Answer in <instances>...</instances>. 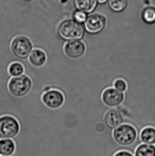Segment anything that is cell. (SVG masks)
Wrapping results in <instances>:
<instances>
[{
	"label": "cell",
	"mask_w": 155,
	"mask_h": 156,
	"mask_svg": "<svg viewBox=\"0 0 155 156\" xmlns=\"http://www.w3.org/2000/svg\"><path fill=\"white\" fill-rule=\"evenodd\" d=\"M57 35L63 41L78 40L84 34L83 27L75 20H66L60 23L56 29Z\"/></svg>",
	"instance_id": "6da1fadb"
},
{
	"label": "cell",
	"mask_w": 155,
	"mask_h": 156,
	"mask_svg": "<svg viewBox=\"0 0 155 156\" xmlns=\"http://www.w3.org/2000/svg\"><path fill=\"white\" fill-rule=\"evenodd\" d=\"M113 135L118 144L128 147L135 143L137 138V132L132 125L124 123L113 130Z\"/></svg>",
	"instance_id": "7a4b0ae2"
},
{
	"label": "cell",
	"mask_w": 155,
	"mask_h": 156,
	"mask_svg": "<svg viewBox=\"0 0 155 156\" xmlns=\"http://www.w3.org/2000/svg\"><path fill=\"white\" fill-rule=\"evenodd\" d=\"M32 86V82L28 76L23 74L18 77H12L8 84L10 93L18 98L27 95Z\"/></svg>",
	"instance_id": "3957f363"
},
{
	"label": "cell",
	"mask_w": 155,
	"mask_h": 156,
	"mask_svg": "<svg viewBox=\"0 0 155 156\" xmlns=\"http://www.w3.org/2000/svg\"><path fill=\"white\" fill-rule=\"evenodd\" d=\"M11 49L14 55L22 60L28 59L33 46L31 39L23 35L15 37L11 44Z\"/></svg>",
	"instance_id": "277c9868"
},
{
	"label": "cell",
	"mask_w": 155,
	"mask_h": 156,
	"mask_svg": "<svg viewBox=\"0 0 155 156\" xmlns=\"http://www.w3.org/2000/svg\"><path fill=\"white\" fill-rule=\"evenodd\" d=\"M20 130L18 120L10 115L0 117V140L13 139L16 136Z\"/></svg>",
	"instance_id": "5b68a950"
},
{
	"label": "cell",
	"mask_w": 155,
	"mask_h": 156,
	"mask_svg": "<svg viewBox=\"0 0 155 156\" xmlns=\"http://www.w3.org/2000/svg\"><path fill=\"white\" fill-rule=\"evenodd\" d=\"M42 101L46 107L56 110L62 106L65 102V96L61 91L52 89L44 93Z\"/></svg>",
	"instance_id": "8992f818"
},
{
	"label": "cell",
	"mask_w": 155,
	"mask_h": 156,
	"mask_svg": "<svg viewBox=\"0 0 155 156\" xmlns=\"http://www.w3.org/2000/svg\"><path fill=\"white\" fill-rule=\"evenodd\" d=\"M124 99L123 92L116 89L108 88L104 91L102 94V100L104 103L107 106L116 107L121 105Z\"/></svg>",
	"instance_id": "52a82bcc"
},
{
	"label": "cell",
	"mask_w": 155,
	"mask_h": 156,
	"mask_svg": "<svg viewBox=\"0 0 155 156\" xmlns=\"http://www.w3.org/2000/svg\"><path fill=\"white\" fill-rule=\"evenodd\" d=\"M86 49L84 43L78 40L68 41L64 46V52L66 55L74 59L81 57L85 53Z\"/></svg>",
	"instance_id": "ba28073f"
},
{
	"label": "cell",
	"mask_w": 155,
	"mask_h": 156,
	"mask_svg": "<svg viewBox=\"0 0 155 156\" xmlns=\"http://www.w3.org/2000/svg\"><path fill=\"white\" fill-rule=\"evenodd\" d=\"M106 23V20L103 16L92 15L86 18L85 22V28L90 34H97L104 29Z\"/></svg>",
	"instance_id": "9c48e42d"
},
{
	"label": "cell",
	"mask_w": 155,
	"mask_h": 156,
	"mask_svg": "<svg viewBox=\"0 0 155 156\" xmlns=\"http://www.w3.org/2000/svg\"><path fill=\"white\" fill-rule=\"evenodd\" d=\"M104 122L108 128L113 130L124 123V119L120 111L111 110L105 115Z\"/></svg>",
	"instance_id": "30bf717a"
},
{
	"label": "cell",
	"mask_w": 155,
	"mask_h": 156,
	"mask_svg": "<svg viewBox=\"0 0 155 156\" xmlns=\"http://www.w3.org/2000/svg\"><path fill=\"white\" fill-rule=\"evenodd\" d=\"M28 60L35 67H42L46 63L47 56L44 51L39 48H33L30 54Z\"/></svg>",
	"instance_id": "8fae6325"
},
{
	"label": "cell",
	"mask_w": 155,
	"mask_h": 156,
	"mask_svg": "<svg viewBox=\"0 0 155 156\" xmlns=\"http://www.w3.org/2000/svg\"><path fill=\"white\" fill-rule=\"evenodd\" d=\"M15 144L12 139L0 140V155L12 156L15 150Z\"/></svg>",
	"instance_id": "7c38bea8"
},
{
	"label": "cell",
	"mask_w": 155,
	"mask_h": 156,
	"mask_svg": "<svg viewBox=\"0 0 155 156\" xmlns=\"http://www.w3.org/2000/svg\"><path fill=\"white\" fill-rule=\"evenodd\" d=\"M97 0H74L75 5L79 11L84 12H93L97 5Z\"/></svg>",
	"instance_id": "4fadbf2b"
},
{
	"label": "cell",
	"mask_w": 155,
	"mask_h": 156,
	"mask_svg": "<svg viewBox=\"0 0 155 156\" xmlns=\"http://www.w3.org/2000/svg\"><path fill=\"white\" fill-rule=\"evenodd\" d=\"M140 139L143 144H155V127L147 126L144 128L140 134Z\"/></svg>",
	"instance_id": "5bb4252c"
},
{
	"label": "cell",
	"mask_w": 155,
	"mask_h": 156,
	"mask_svg": "<svg viewBox=\"0 0 155 156\" xmlns=\"http://www.w3.org/2000/svg\"><path fill=\"white\" fill-rule=\"evenodd\" d=\"M134 156H155V145L142 143L136 149Z\"/></svg>",
	"instance_id": "9a60e30c"
},
{
	"label": "cell",
	"mask_w": 155,
	"mask_h": 156,
	"mask_svg": "<svg viewBox=\"0 0 155 156\" xmlns=\"http://www.w3.org/2000/svg\"><path fill=\"white\" fill-rule=\"evenodd\" d=\"M8 72L12 77L19 76L24 74V67L20 62H13L9 66Z\"/></svg>",
	"instance_id": "2e32d148"
},
{
	"label": "cell",
	"mask_w": 155,
	"mask_h": 156,
	"mask_svg": "<svg viewBox=\"0 0 155 156\" xmlns=\"http://www.w3.org/2000/svg\"><path fill=\"white\" fill-rule=\"evenodd\" d=\"M109 7L114 12H121L127 5V0H108Z\"/></svg>",
	"instance_id": "e0dca14e"
},
{
	"label": "cell",
	"mask_w": 155,
	"mask_h": 156,
	"mask_svg": "<svg viewBox=\"0 0 155 156\" xmlns=\"http://www.w3.org/2000/svg\"><path fill=\"white\" fill-rule=\"evenodd\" d=\"M143 20L147 23H153L155 22V8L149 7L145 8L142 13Z\"/></svg>",
	"instance_id": "ac0fdd59"
},
{
	"label": "cell",
	"mask_w": 155,
	"mask_h": 156,
	"mask_svg": "<svg viewBox=\"0 0 155 156\" xmlns=\"http://www.w3.org/2000/svg\"><path fill=\"white\" fill-rule=\"evenodd\" d=\"M74 18L76 21L81 23L85 22L87 16L85 12L79 10L75 12L74 14Z\"/></svg>",
	"instance_id": "d6986e66"
},
{
	"label": "cell",
	"mask_w": 155,
	"mask_h": 156,
	"mask_svg": "<svg viewBox=\"0 0 155 156\" xmlns=\"http://www.w3.org/2000/svg\"><path fill=\"white\" fill-rule=\"evenodd\" d=\"M114 87L115 89L120 91L124 92L127 89V84L124 80L119 79L115 82Z\"/></svg>",
	"instance_id": "ffe728a7"
},
{
	"label": "cell",
	"mask_w": 155,
	"mask_h": 156,
	"mask_svg": "<svg viewBox=\"0 0 155 156\" xmlns=\"http://www.w3.org/2000/svg\"><path fill=\"white\" fill-rule=\"evenodd\" d=\"M114 156H134V155L129 151L122 150L116 153Z\"/></svg>",
	"instance_id": "44dd1931"
},
{
	"label": "cell",
	"mask_w": 155,
	"mask_h": 156,
	"mask_svg": "<svg viewBox=\"0 0 155 156\" xmlns=\"http://www.w3.org/2000/svg\"><path fill=\"white\" fill-rule=\"evenodd\" d=\"M98 2L100 3L103 4L105 3L107 1V0H97Z\"/></svg>",
	"instance_id": "7402d4cb"
},
{
	"label": "cell",
	"mask_w": 155,
	"mask_h": 156,
	"mask_svg": "<svg viewBox=\"0 0 155 156\" xmlns=\"http://www.w3.org/2000/svg\"><path fill=\"white\" fill-rule=\"evenodd\" d=\"M23 1L25 2H30V1H32V0H23Z\"/></svg>",
	"instance_id": "603a6c76"
},
{
	"label": "cell",
	"mask_w": 155,
	"mask_h": 156,
	"mask_svg": "<svg viewBox=\"0 0 155 156\" xmlns=\"http://www.w3.org/2000/svg\"><path fill=\"white\" fill-rule=\"evenodd\" d=\"M0 156H5L0 155Z\"/></svg>",
	"instance_id": "cb8c5ba5"
}]
</instances>
